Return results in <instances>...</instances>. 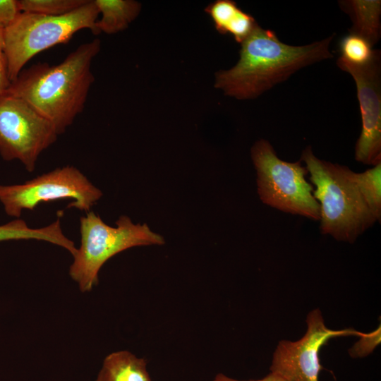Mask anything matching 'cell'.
Segmentation results:
<instances>
[{
	"label": "cell",
	"instance_id": "obj_1",
	"mask_svg": "<svg viewBox=\"0 0 381 381\" xmlns=\"http://www.w3.org/2000/svg\"><path fill=\"white\" fill-rule=\"evenodd\" d=\"M334 37V34L306 45H289L258 24L241 44L237 64L216 73L214 86L238 99H255L299 70L334 57L329 49Z\"/></svg>",
	"mask_w": 381,
	"mask_h": 381
},
{
	"label": "cell",
	"instance_id": "obj_2",
	"mask_svg": "<svg viewBox=\"0 0 381 381\" xmlns=\"http://www.w3.org/2000/svg\"><path fill=\"white\" fill-rule=\"evenodd\" d=\"M100 46L95 39L58 64L38 63L23 69L6 92L27 102L62 134L84 109L95 80L91 64Z\"/></svg>",
	"mask_w": 381,
	"mask_h": 381
},
{
	"label": "cell",
	"instance_id": "obj_3",
	"mask_svg": "<svg viewBox=\"0 0 381 381\" xmlns=\"http://www.w3.org/2000/svg\"><path fill=\"white\" fill-rule=\"evenodd\" d=\"M313 194L320 205V231L339 241L353 243L366 229L380 221L362 195L347 167L320 159L310 145L302 152Z\"/></svg>",
	"mask_w": 381,
	"mask_h": 381
},
{
	"label": "cell",
	"instance_id": "obj_4",
	"mask_svg": "<svg viewBox=\"0 0 381 381\" xmlns=\"http://www.w3.org/2000/svg\"><path fill=\"white\" fill-rule=\"evenodd\" d=\"M116 224L109 226L92 211L80 218V244L69 275L80 291H90L98 284L101 267L114 255L133 247L164 243L163 236L147 224H134L128 216H121Z\"/></svg>",
	"mask_w": 381,
	"mask_h": 381
},
{
	"label": "cell",
	"instance_id": "obj_5",
	"mask_svg": "<svg viewBox=\"0 0 381 381\" xmlns=\"http://www.w3.org/2000/svg\"><path fill=\"white\" fill-rule=\"evenodd\" d=\"M99 11L94 0L76 10L59 16L21 12L3 30L10 81L13 82L24 66L35 55L60 44L67 43L81 30L97 35Z\"/></svg>",
	"mask_w": 381,
	"mask_h": 381
},
{
	"label": "cell",
	"instance_id": "obj_6",
	"mask_svg": "<svg viewBox=\"0 0 381 381\" xmlns=\"http://www.w3.org/2000/svg\"><path fill=\"white\" fill-rule=\"evenodd\" d=\"M257 171L258 193L262 202L284 212L320 220V205L301 161L279 159L269 141L258 140L251 148Z\"/></svg>",
	"mask_w": 381,
	"mask_h": 381
},
{
	"label": "cell",
	"instance_id": "obj_7",
	"mask_svg": "<svg viewBox=\"0 0 381 381\" xmlns=\"http://www.w3.org/2000/svg\"><path fill=\"white\" fill-rule=\"evenodd\" d=\"M102 196L76 167L65 166L21 184L0 185V202L5 212L18 219L25 210H33L41 203L70 199L68 208L87 212Z\"/></svg>",
	"mask_w": 381,
	"mask_h": 381
},
{
	"label": "cell",
	"instance_id": "obj_8",
	"mask_svg": "<svg viewBox=\"0 0 381 381\" xmlns=\"http://www.w3.org/2000/svg\"><path fill=\"white\" fill-rule=\"evenodd\" d=\"M53 125L23 99L0 94V155L34 171L40 155L57 139Z\"/></svg>",
	"mask_w": 381,
	"mask_h": 381
},
{
	"label": "cell",
	"instance_id": "obj_9",
	"mask_svg": "<svg viewBox=\"0 0 381 381\" xmlns=\"http://www.w3.org/2000/svg\"><path fill=\"white\" fill-rule=\"evenodd\" d=\"M306 322L307 329L301 339L279 341L273 353L270 370L286 381H319L322 369L319 358L320 349L332 338L359 337L363 333L353 328L329 329L319 308L308 313Z\"/></svg>",
	"mask_w": 381,
	"mask_h": 381
},
{
	"label": "cell",
	"instance_id": "obj_10",
	"mask_svg": "<svg viewBox=\"0 0 381 381\" xmlns=\"http://www.w3.org/2000/svg\"><path fill=\"white\" fill-rule=\"evenodd\" d=\"M337 66L354 80L361 116V132L355 146V159L365 164L381 163V52L374 49L370 60L361 66L342 58Z\"/></svg>",
	"mask_w": 381,
	"mask_h": 381
},
{
	"label": "cell",
	"instance_id": "obj_11",
	"mask_svg": "<svg viewBox=\"0 0 381 381\" xmlns=\"http://www.w3.org/2000/svg\"><path fill=\"white\" fill-rule=\"evenodd\" d=\"M339 5L353 22L349 33L364 38L373 47L376 44L381 36V1H341Z\"/></svg>",
	"mask_w": 381,
	"mask_h": 381
},
{
	"label": "cell",
	"instance_id": "obj_12",
	"mask_svg": "<svg viewBox=\"0 0 381 381\" xmlns=\"http://www.w3.org/2000/svg\"><path fill=\"white\" fill-rule=\"evenodd\" d=\"M95 381H151V379L146 360L121 350L105 357Z\"/></svg>",
	"mask_w": 381,
	"mask_h": 381
},
{
	"label": "cell",
	"instance_id": "obj_13",
	"mask_svg": "<svg viewBox=\"0 0 381 381\" xmlns=\"http://www.w3.org/2000/svg\"><path fill=\"white\" fill-rule=\"evenodd\" d=\"M60 217L52 224L37 229L28 226L20 219H16L0 225V242L11 240L36 239L61 246L69 253L75 250L74 242L63 233Z\"/></svg>",
	"mask_w": 381,
	"mask_h": 381
},
{
	"label": "cell",
	"instance_id": "obj_14",
	"mask_svg": "<svg viewBox=\"0 0 381 381\" xmlns=\"http://www.w3.org/2000/svg\"><path fill=\"white\" fill-rule=\"evenodd\" d=\"M102 14L96 22L97 35L103 32L114 34L125 30L137 17L140 4L131 0H94Z\"/></svg>",
	"mask_w": 381,
	"mask_h": 381
},
{
	"label": "cell",
	"instance_id": "obj_15",
	"mask_svg": "<svg viewBox=\"0 0 381 381\" xmlns=\"http://www.w3.org/2000/svg\"><path fill=\"white\" fill-rule=\"evenodd\" d=\"M354 181L371 210L381 217V163L362 173H353Z\"/></svg>",
	"mask_w": 381,
	"mask_h": 381
},
{
	"label": "cell",
	"instance_id": "obj_16",
	"mask_svg": "<svg viewBox=\"0 0 381 381\" xmlns=\"http://www.w3.org/2000/svg\"><path fill=\"white\" fill-rule=\"evenodd\" d=\"M88 0H18L21 12L50 16L69 13L80 8Z\"/></svg>",
	"mask_w": 381,
	"mask_h": 381
},
{
	"label": "cell",
	"instance_id": "obj_17",
	"mask_svg": "<svg viewBox=\"0 0 381 381\" xmlns=\"http://www.w3.org/2000/svg\"><path fill=\"white\" fill-rule=\"evenodd\" d=\"M341 58L349 64L361 66L368 63L373 56V47L364 38L349 33L340 41Z\"/></svg>",
	"mask_w": 381,
	"mask_h": 381
},
{
	"label": "cell",
	"instance_id": "obj_18",
	"mask_svg": "<svg viewBox=\"0 0 381 381\" xmlns=\"http://www.w3.org/2000/svg\"><path fill=\"white\" fill-rule=\"evenodd\" d=\"M239 9L234 1L217 0L210 4L205 11L212 19L217 30L221 34H226L229 25Z\"/></svg>",
	"mask_w": 381,
	"mask_h": 381
},
{
	"label": "cell",
	"instance_id": "obj_19",
	"mask_svg": "<svg viewBox=\"0 0 381 381\" xmlns=\"http://www.w3.org/2000/svg\"><path fill=\"white\" fill-rule=\"evenodd\" d=\"M349 349L348 353L352 358H363L371 354L381 342L380 324L370 332H363Z\"/></svg>",
	"mask_w": 381,
	"mask_h": 381
},
{
	"label": "cell",
	"instance_id": "obj_20",
	"mask_svg": "<svg viewBox=\"0 0 381 381\" xmlns=\"http://www.w3.org/2000/svg\"><path fill=\"white\" fill-rule=\"evenodd\" d=\"M257 25L252 16L239 9L228 27L226 34H231L237 42L241 44L251 34Z\"/></svg>",
	"mask_w": 381,
	"mask_h": 381
},
{
	"label": "cell",
	"instance_id": "obj_21",
	"mask_svg": "<svg viewBox=\"0 0 381 381\" xmlns=\"http://www.w3.org/2000/svg\"><path fill=\"white\" fill-rule=\"evenodd\" d=\"M20 13L18 0H0V29L8 28Z\"/></svg>",
	"mask_w": 381,
	"mask_h": 381
},
{
	"label": "cell",
	"instance_id": "obj_22",
	"mask_svg": "<svg viewBox=\"0 0 381 381\" xmlns=\"http://www.w3.org/2000/svg\"><path fill=\"white\" fill-rule=\"evenodd\" d=\"M11 83L8 78L3 30L0 29V94L6 91Z\"/></svg>",
	"mask_w": 381,
	"mask_h": 381
},
{
	"label": "cell",
	"instance_id": "obj_23",
	"mask_svg": "<svg viewBox=\"0 0 381 381\" xmlns=\"http://www.w3.org/2000/svg\"><path fill=\"white\" fill-rule=\"evenodd\" d=\"M213 381H286L282 376L270 372L266 376L261 379L258 380H239L229 377L225 375L223 373H218Z\"/></svg>",
	"mask_w": 381,
	"mask_h": 381
}]
</instances>
